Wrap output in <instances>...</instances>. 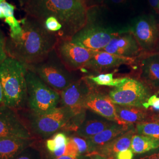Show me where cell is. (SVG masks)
<instances>
[{
    "instance_id": "obj_1",
    "label": "cell",
    "mask_w": 159,
    "mask_h": 159,
    "mask_svg": "<svg viewBox=\"0 0 159 159\" xmlns=\"http://www.w3.org/2000/svg\"><path fill=\"white\" fill-rule=\"evenodd\" d=\"M20 21L22 33L17 37H7L6 52L8 57L30 66L39 62L55 49L59 38L35 18L26 16Z\"/></svg>"
},
{
    "instance_id": "obj_2",
    "label": "cell",
    "mask_w": 159,
    "mask_h": 159,
    "mask_svg": "<svg viewBox=\"0 0 159 159\" xmlns=\"http://www.w3.org/2000/svg\"><path fill=\"white\" fill-rule=\"evenodd\" d=\"M27 16L43 23L53 17L63 25L59 39H70L87 23L88 9L84 0H29L23 7Z\"/></svg>"
},
{
    "instance_id": "obj_3",
    "label": "cell",
    "mask_w": 159,
    "mask_h": 159,
    "mask_svg": "<svg viewBox=\"0 0 159 159\" xmlns=\"http://www.w3.org/2000/svg\"><path fill=\"white\" fill-rule=\"evenodd\" d=\"M27 66L12 57L0 64V82L3 93V104L16 110L27 107Z\"/></svg>"
},
{
    "instance_id": "obj_4",
    "label": "cell",
    "mask_w": 159,
    "mask_h": 159,
    "mask_svg": "<svg viewBox=\"0 0 159 159\" xmlns=\"http://www.w3.org/2000/svg\"><path fill=\"white\" fill-rule=\"evenodd\" d=\"M21 116L34 139H47L61 131H74L75 117L65 107L59 106L50 113L38 115L29 110Z\"/></svg>"
},
{
    "instance_id": "obj_5",
    "label": "cell",
    "mask_w": 159,
    "mask_h": 159,
    "mask_svg": "<svg viewBox=\"0 0 159 159\" xmlns=\"http://www.w3.org/2000/svg\"><path fill=\"white\" fill-rule=\"evenodd\" d=\"M98 8L88 10L87 21L84 27L70 39L74 44L93 51L102 50L114 37L128 31L126 26L119 28L104 23L100 19Z\"/></svg>"
},
{
    "instance_id": "obj_6",
    "label": "cell",
    "mask_w": 159,
    "mask_h": 159,
    "mask_svg": "<svg viewBox=\"0 0 159 159\" xmlns=\"http://www.w3.org/2000/svg\"><path fill=\"white\" fill-rule=\"evenodd\" d=\"M27 81V108L38 115L50 113L59 106L60 94L40 77L28 68Z\"/></svg>"
},
{
    "instance_id": "obj_7",
    "label": "cell",
    "mask_w": 159,
    "mask_h": 159,
    "mask_svg": "<svg viewBox=\"0 0 159 159\" xmlns=\"http://www.w3.org/2000/svg\"><path fill=\"white\" fill-rule=\"evenodd\" d=\"M27 66L47 85L59 93L79 80L64 64L58 56L56 48L39 62Z\"/></svg>"
},
{
    "instance_id": "obj_8",
    "label": "cell",
    "mask_w": 159,
    "mask_h": 159,
    "mask_svg": "<svg viewBox=\"0 0 159 159\" xmlns=\"http://www.w3.org/2000/svg\"><path fill=\"white\" fill-rule=\"evenodd\" d=\"M126 27L135 37L142 52L154 53L159 44V24L154 16H139L132 19Z\"/></svg>"
},
{
    "instance_id": "obj_9",
    "label": "cell",
    "mask_w": 159,
    "mask_h": 159,
    "mask_svg": "<svg viewBox=\"0 0 159 159\" xmlns=\"http://www.w3.org/2000/svg\"><path fill=\"white\" fill-rule=\"evenodd\" d=\"M109 97L115 104L142 108L150 96L148 87L142 82L125 78L120 85L109 93Z\"/></svg>"
},
{
    "instance_id": "obj_10",
    "label": "cell",
    "mask_w": 159,
    "mask_h": 159,
    "mask_svg": "<svg viewBox=\"0 0 159 159\" xmlns=\"http://www.w3.org/2000/svg\"><path fill=\"white\" fill-rule=\"evenodd\" d=\"M90 93V87L85 78L75 81L60 93V106L68 108L74 114L75 128L84 119V103Z\"/></svg>"
},
{
    "instance_id": "obj_11",
    "label": "cell",
    "mask_w": 159,
    "mask_h": 159,
    "mask_svg": "<svg viewBox=\"0 0 159 159\" xmlns=\"http://www.w3.org/2000/svg\"><path fill=\"white\" fill-rule=\"evenodd\" d=\"M55 48L62 62L71 71L84 68L93 53V50L78 46L68 39H59Z\"/></svg>"
},
{
    "instance_id": "obj_12",
    "label": "cell",
    "mask_w": 159,
    "mask_h": 159,
    "mask_svg": "<svg viewBox=\"0 0 159 159\" xmlns=\"http://www.w3.org/2000/svg\"><path fill=\"white\" fill-rule=\"evenodd\" d=\"M2 137L34 138L19 113L4 104L0 106V137Z\"/></svg>"
},
{
    "instance_id": "obj_13",
    "label": "cell",
    "mask_w": 159,
    "mask_h": 159,
    "mask_svg": "<svg viewBox=\"0 0 159 159\" xmlns=\"http://www.w3.org/2000/svg\"><path fill=\"white\" fill-rule=\"evenodd\" d=\"M101 50L129 58H136L142 52L135 37L129 31L121 33L114 37Z\"/></svg>"
},
{
    "instance_id": "obj_14",
    "label": "cell",
    "mask_w": 159,
    "mask_h": 159,
    "mask_svg": "<svg viewBox=\"0 0 159 159\" xmlns=\"http://www.w3.org/2000/svg\"><path fill=\"white\" fill-rule=\"evenodd\" d=\"M84 107L108 120L120 125H126L119 119L116 104L109 96L96 92H90L85 100Z\"/></svg>"
},
{
    "instance_id": "obj_15",
    "label": "cell",
    "mask_w": 159,
    "mask_h": 159,
    "mask_svg": "<svg viewBox=\"0 0 159 159\" xmlns=\"http://www.w3.org/2000/svg\"><path fill=\"white\" fill-rule=\"evenodd\" d=\"M135 61L136 58L122 57L106 51L97 50L93 51L92 57L84 68L102 73L119 67L121 65H130Z\"/></svg>"
},
{
    "instance_id": "obj_16",
    "label": "cell",
    "mask_w": 159,
    "mask_h": 159,
    "mask_svg": "<svg viewBox=\"0 0 159 159\" xmlns=\"http://www.w3.org/2000/svg\"><path fill=\"white\" fill-rule=\"evenodd\" d=\"M139 75L146 84L159 90V52L147 54L140 60Z\"/></svg>"
},
{
    "instance_id": "obj_17",
    "label": "cell",
    "mask_w": 159,
    "mask_h": 159,
    "mask_svg": "<svg viewBox=\"0 0 159 159\" xmlns=\"http://www.w3.org/2000/svg\"><path fill=\"white\" fill-rule=\"evenodd\" d=\"M36 139L0 137V159H14L23 150L34 144Z\"/></svg>"
},
{
    "instance_id": "obj_18",
    "label": "cell",
    "mask_w": 159,
    "mask_h": 159,
    "mask_svg": "<svg viewBox=\"0 0 159 159\" xmlns=\"http://www.w3.org/2000/svg\"><path fill=\"white\" fill-rule=\"evenodd\" d=\"M133 128V127L132 125H123L117 123H114L113 125L101 133L87 139L90 148L89 154L95 152L98 148L102 147V146L111 141L115 138L125 133V132Z\"/></svg>"
},
{
    "instance_id": "obj_19",
    "label": "cell",
    "mask_w": 159,
    "mask_h": 159,
    "mask_svg": "<svg viewBox=\"0 0 159 159\" xmlns=\"http://www.w3.org/2000/svg\"><path fill=\"white\" fill-rule=\"evenodd\" d=\"M134 132L135 130L134 128L131 129L102 146V147L98 148L93 153L100 154L108 159H116L117 154L130 148L131 139Z\"/></svg>"
},
{
    "instance_id": "obj_20",
    "label": "cell",
    "mask_w": 159,
    "mask_h": 159,
    "mask_svg": "<svg viewBox=\"0 0 159 159\" xmlns=\"http://www.w3.org/2000/svg\"><path fill=\"white\" fill-rule=\"evenodd\" d=\"M114 123L102 117L89 116L80 124L77 128L76 134L78 136L84 139H90L101 133L107 128L113 125Z\"/></svg>"
},
{
    "instance_id": "obj_21",
    "label": "cell",
    "mask_w": 159,
    "mask_h": 159,
    "mask_svg": "<svg viewBox=\"0 0 159 159\" xmlns=\"http://www.w3.org/2000/svg\"><path fill=\"white\" fill-rule=\"evenodd\" d=\"M116 109L119 119L125 125L144 122L148 118V114L140 107L116 104Z\"/></svg>"
},
{
    "instance_id": "obj_22",
    "label": "cell",
    "mask_w": 159,
    "mask_h": 159,
    "mask_svg": "<svg viewBox=\"0 0 159 159\" xmlns=\"http://www.w3.org/2000/svg\"><path fill=\"white\" fill-rule=\"evenodd\" d=\"M159 148V139L151 137L136 134L133 135L131 142V148L133 153H145Z\"/></svg>"
},
{
    "instance_id": "obj_23",
    "label": "cell",
    "mask_w": 159,
    "mask_h": 159,
    "mask_svg": "<svg viewBox=\"0 0 159 159\" xmlns=\"http://www.w3.org/2000/svg\"><path fill=\"white\" fill-rule=\"evenodd\" d=\"M69 142L70 137L67 136V131H61L51 137L46 139L45 147L47 152L51 154L58 150L66 146Z\"/></svg>"
},
{
    "instance_id": "obj_24",
    "label": "cell",
    "mask_w": 159,
    "mask_h": 159,
    "mask_svg": "<svg viewBox=\"0 0 159 159\" xmlns=\"http://www.w3.org/2000/svg\"><path fill=\"white\" fill-rule=\"evenodd\" d=\"M113 75L114 73H111L98 75H89L87 77V79L97 85L115 87L120 85L125 80V78L114 79Z\"/></svg>"
},
{
    "instance_id": "obj_25",
    "label": "cell",
    "mask_w": 159,
    "mask_h": 159,
    "mask_svg": "<svg viewBox=\"0 0 159 159\" xmlns=\"http://www.w3.org/2000/svg\"><path fill=\"white\" fill-rule=\"evenodd\" d=\"M137 133L139 134L159 139V122H140L137 123Z\"/></svg>"
},
{
    "instance_id": "obj_26",
    "label": "cell",
    "mask_w": 159,
    "mask_h": 159,
    "mask_svg": "<svg viewBox=\"0 0 159 159\" xmlns=\"http://www.w3.org/2000/svg\"><path fill=\"white\" fill-rule=\"evenodd\" d=\"M37 142L23 150L14 159H43L42 152L35 145Z\"/></svg>"
},
{
    "instance_id": "obj_27",
    "label": "cell",
    "mask_w": 159,
    "mask_h": 159,
    "mask_svg": "<svg viewBox=\"0 0 159 159\" xmlns=\"http://www.w3.org/2000/svg\"><path fill=\"white\" fill-rule=\"evenodd\" d=\"M70 139L73 143L80 156H83V154L85 153H90L89 145L85 139L79 136H70Z\"/></svg>"
},
{
    "instance_id": "obj_28",
    "label": "cell",
    "mask_w": 159,
    "mask_h": 159,
    "mask_svg": "<svg viewBox=\"0 0 159 159\" xmlns=\"http://www.w3.org/2000/svg\"><path fill=\"white\" fill-rule=\"evenodd\" d=\"M5 23L9 26L10 33L9 37H15L19 36L22 33V27L21 21L14 17H8L5 18Z\"/></svg>"
},
{
    "instance_id": "obj_29",
    "label": "cell",
    "mask_w": 159,
    "mask_h": 159,
    "mask_svg": "<svg viewBox=\"0 0 159 159\" xmlns=\"http://www.w3.org/2000/svg\"><path fill=\"white\" fill-rule=\"evenodd\" d=\"M43 24L48 31L57 34L58 37L63 30V25L57 19L53 17H48L44 21Z\"/></svg>"
},
{
    "instance_id": "obj_30",
    "label": "cell",
    "mask_w": 159,
    "mask_h": 159,
    "mask_svg": "<svg viewBox=\"0 0 159 159\" xmlns=\"http://www.w3.org/2000/svg\"><path fill=\"white\" fill-rule=\"evenodd\" d=\"M0 10L2 12L5 18L14 17L16 7L8 2L7 0H0Z\"/></svg>"
},
{
    "instance_id": "obj_31",
    "label": "cell",
    "mask_w": 159,
    "mask_h": 159,
    "mask_svg": "<svg viewBox=\"0 0 159 159\" xmlns=\"http://www.w3.org/2000/svg\"><path fill=\"white\" fill-rule=\"evenodd\" d=\"M7 39V37L0 27V64L8 57L6 48Z\"/></svg>"
},
{
    "instance_id": "obj_32",
    "label": "cell",
    "mask_w": 159,
    "mask_h": 159,
    "mask_svg": "<svg viewBox=\"0 0 159 159\" xmlns=\"http://www.w3.org/2000/svg\"><path fill=\"white\" fill-rule=\"evenodd\" d=\"M152 107L156 111H159V97L156 95L150 97L148 101L143 104V108L148 109Z\"/></svg>"
},
{
    "instance_id": "obj_33",
    "label": "cell",
    "mask_w": 159,
    "mask_h": 159,
    "mask_svg": "<svg viewBox=\"0 0 159 159\" xmlns=\"http://www.w3.org/2000/svg\"><path fill=\"white\" fill-rule=\"evenodd\" d=\"M107 0H84V4L89 10L94 8H98L104 4Z\"/></svg>"
},
{
    "instance_id": "obj_34",
    "label": "cell",
    "mask_w": 159,
    "mask_h": 159,
    "mask_svg": "<svg viewBox=\"0 0 159 159\" xmlns=\"http://www.w3.org/2000/svg\"><path fill=\"white\" fill-rule=\"evenodd\" d=\"M134 153L131 148H129L124 151H121L116 154V159H133Z\"/></svg>"
},
{
    "instance_id": "obj_35",
    "label": "cell",
    "mask_w": 159,
    "mask_h": 159,
    "mask_svg": "<svg viewBox=\"0 0 159 159\" xmlns=\"http://www.w3.org/2000/svg\"><path fill=\"white\" fill-rule=\"evenodd\" d=\"M46 159H88V157L85 156V157L83 156H63L56 158H47Z\"/></svg>"
},
{
    "instance_id": "obj_36",
    "label": "cell",
    "mask_w": 159,
    "mask_h": 159,
    "mask_svg": "<svg viewBox=\"0 0 159 159\" xmlns=\"http://www.w3.org/2000/svg\"><path fill=\"white\" fill-rule=\"evenodd\" d=\"M148 3L154 10L158 13V7H159V0H148Z\"/></svg>"
},
{
    "instance_id": "obj_37",
    "label": "cell",
    "mask_w": 159,
    "mask_h": 159,
    "mask_svg": "<svg viewBox=\"0 0 159 159\" xmlns=\"http://www.w3.org/2000/svg\"><path fill=\"white\" fill-rule=\"evenodd\" d=\"M88 157V159H110L102 156L100 154L97 153H91L88 155H86Z\"/></svg>"
},
{
    "instance_id": "obj_38",
    "label": "cell",
    "mask_w": 159,
    "mask_h": 159,
    "mask_svg": "<svg viewBox=\"0 0 159 159\" xmlns=\"http://www.w3.org/2000/svg\"><path fill=\"white\" fill-rule=\"evenodd\" d=\"M139 159H159V153H155L147 155Z\"/></svg>"
},
{
    "instance_id": "obj_39",
    "label": "cell",
    "mask_w": 159,
    "mask_h": 159,
    "mask_svg": "<svg viewBox=\"0 0 159 159\" xmlns=\"http://www.w3.org/2000/svg\"><path fill=\"white\" fill-rule=\"evenodd\" d=\"M109 1L111 4H115V5L123 4L127 1V0H107V1Z\"/></svg>"
},
{
    "instance_id": "obj_40",
    "label": "cell",
    "mask_w": 159,
    "mask_h": 159,
    "mask_svg": "<svg viewBox=\"0 0 159 159\" xmlns=\"http://www.w3.org/2000/svg\"><path fill=\"white\" fill-rule=\"evenodd\" d=\"M3 104V93H2V89L1 87V84L0 82V106Z\"/></svg>"
},
{
    "instance_id": "obj_41",
    "label": "cell",
    "mask_w": 159,
    "mask_h": 159,
    "mask_svg": "<svg viewBox=\"0 0 159 159\" xmlns=\"http://www.w3.org/2000/svg\"><path fill=\"white\" fill-rule=\"evenodd\" d=\"M17 1L22 7L25 6L26 4V3L29 1V0H17Z\"/></svg>"
},
{
    "instance_id": "obj_42",
    "label": "cell",
    "mask_w": 159,
    "mask_h": 159,
    "mask_svg": "<svg viewBox=\"0 0 159 159\" xmlns=\"http://www.w3.org/2000/svg\"><path fill=\"white\" fill-rule=\"evenodd\" d=\"M4 18H5V17H4L2 11L0 10V19H3Z\"/></svg>"
},
{
    "instance_id": "obj_43",
    "label": "cell",
    "mask_w": 159,
    "mask_h": 159,
    "mask_svg": "<svg viewBox=\"0 0 159 159\" xmlns=\"http://www.w3.org/2000/svg\"><path fill=\"white\" fill-rule=\"evenodd\" d=\"M158 13L159 14V7H158Z\"/></svg>"
},
{
    "instance_id": "obj_44",
    "label": "cell",
    "mask_w": 159,
    "mask_h": 159,
    "mask_svg": "<svg viewBox=\"0 0 159 159\" xmlns=\"http://www.w3.org/2000/svg\"></svg>"
}]
</instances>
